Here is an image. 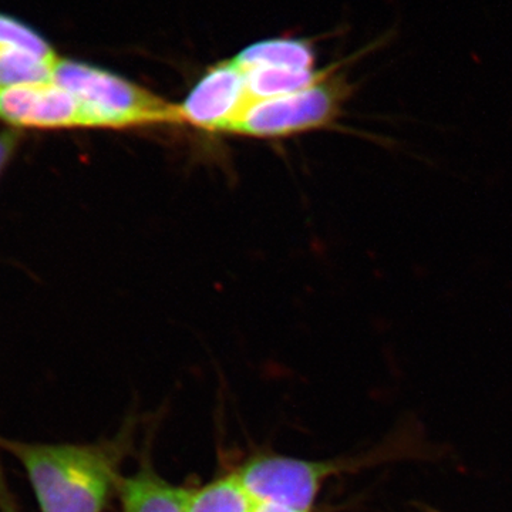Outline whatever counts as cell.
<instances>
[{
    "instance_id": "cell-5",
    "label": "cell",
    "mask_w": 512,
    "mask_h": 512,
    "mask_svg": "<svg viewBox=\"0 0 512 512\" xmlns=\"http://www.w3.org/2000/svg\"><path fill=\"white\" fill-rule=\"evenodd\" d=\"M251 103L244 72L231 60L208 70L178 107V113L181 123L231 133Z\"/></svg>"
},
{
    "instance_id": "cell-13",
    "label": "cell",
    "mask_w": 512,
    "mask_h": 512,
    "mask_svg": "<svg viewBox=\"0 0 512 512\" xmlns=\"http://www.w3.org/2000/svg\"><path fill=\"white\" fill-rule=\"evenodd\" d=\"M18 134L15 131H5L0 134V174L5 170L6 164L9 163L13 151L18 146Z\"/></svg>"
},
{
    "instance_id": "cell-11",
    "label": "cell",
    "mask_w": 512,
    "mask_h": 512,
    "mask_svg": "<svg viewBox=\"0 0 512 512\" xmlns=\"http://www.w3.org/2000/svg\"><path fill=\"white\" fill-rule=\"evenodd\" d=\"M59 57L40 56L26 50L0 55V86L53 83Z\"/></svg>"
},
{
    "instance_id": "cell-9",
    "label": "cell",
    "mask_w": 512,
    "mask_h": 512,
    "mask_svg": "<svg viewBox=\"0 0 512 512\" xmlns=\"http://www.w3.org/2000/svg\"><path fill=\"white\" fill-rule=\"evenodd\" d=\"M234 62L239 69L254 67H285V69H315L312 47L301 40L275 39L255 43L242 50Z\"/></svg>"
},
{
    "instance_id": "cell-4",
    "label": "cell",
    "mask_w": 512,
    "mask_h": 512,
    "mask_svg": "<svg viewBox=\"0 0 512 512\" xmlns=\"http://www.w3.org/2000/svg\"><path fill=\"white\" fill-rule=\"evenodd\" d=\"M352 86L345 76L329 73L308 89L275 99L252 101L231 133L254 137H281L322 128L342 114Z\"/></svg>"
},
{
    "instance_id": "cell-6",
    "label": "cell",
    "mask_w": 512,
    "mask_h": 512,
    "mask_svg": "<svg viewBox=\"0 0 512 512\" xmlns=\"http://www.w3.org/2000/svg\"><path fill=\"white\" fill-rule=\"evenodd\" d=\"M0 120L43 130L87 127L79 101L55 83L0 86Z\"/></svg>"
},
{
    "instance_id": "cell-16",
    "label": "cell",
    "mask_w": 512,
    "mask_h": 512,
    "mask_svg": "<svg viewBox=\"0 0 512 512\" xmlns=\"http://www.w3.org/2000/svg\"><path fill=\"white\" fill-rule=\"evenodd\" d=\"M424 512H439V511L433 510V508H426V510H424Z\"/></svg>"
},
{
    "instance_id": "cell-2",
    "label": "cell",
    "mask_w": 512,
    "mask_h": 512,
    "mask_svg": "<svg viewBox=\"0 0 512 512\" xmlns=\"http://www.w3.org/2000/svg\"><path fill=\"white\" fill-rule=\"evenodd\" d=\"M426 453L429 451L421 437L406 430L363 456L305 460L285 454L259 453L247 458L234 473L255 503L315 512L319 495L330 478L406 458H420Z\"/></svg>"
},
{
    "instance_id": "cell-14",
    "label": "cell",
    "mask_w": 512,
    "mask_h": 512,
    "mask_svg": "<svg viewBox=\"0 0 512 512\" xmlns=\"http://www.w3.org/2000/svg\"><path fill=\"white\" fill-rule=\"evenodd\" d=\"M0 510L2 512H18L15 503L10 498L8 487H6L5 481H3L2 474H0Z\"/></svg>"
},
{
    "instance_id": "cell-1",
    "label": "cell",
    "mask_w": 512,
    "mask_h": 512,
    "mask_svg": "<svg viewBox=\"0 0 512 512\" xmlns=\"http://www.w3.org/2000/svg\"><path fill=\"white\" fill-rule=\"evenodd\" d=\"M130 430L94 444H28L0 439L22 461L42 512H104L117 497Z\"/></svg>"
},
{
    "instance_id": "cell-10",
    "label": "cell",
    "mask_w": 512,
    "mask_h": 512,
    "mask_svg": "<svg viewBox=\"0 0 512 512\" xmlns=\"http://www.w3.org/2000/svg\"><path fill=\"white\" fill-rule=\"evenodd\" d=\"M255 504L237 474L231 473L192 488L187 512H252Z\"/></svg>"
},
{
    "instance_id": "cell-3",
    "label": "cell",
    "mask_w": 512,
    "mask_h": 512,
    "mask_svg": "<svg viewBox=\"0 0 512 512\" xmlns=\"http://www.w3.org/2000/svg\"><path fill=\"white\" fill-rule=\"evenodd\" d=\"M53 83L76 97L87 127H131L181 123L177 106L165 103L116 74L59 59Z\"/></svg>"
},
{
    "instance_id": "cell-8",
    "label": "cell",
    "mask_w": 512,
    "mask_h": 512,
    "mask_svg": "<svg viewBox=\"0 0 512 512\" xmlns=\"http://www.w3.org/2000/svg\"><path fill=\"white\" fill-rule=\"evenodd\" d=\"M242 70V69H241ZM335 70L326 69L316 72L315 69H285V67H254L242 70L245 77V86L252 101L275 99V97L288 96L308 89L313 84L325 79Z\"/></svg>"
},
{
    "instance_id": "cell-12",
    "label": "cell",
    "mask_w": 512,
    "mask_h": 512,
    "mask_svg": "<svg viewBox=\"0 0 512 512\" xmlns=\"http://www.w3.org/2000/svg\"><path fill=\"white\" fill-rule=\"evenodd\" d=\"M13 50H26L46 57L56 56L53 47L35 29L12 16L0 13V55Z\"/></svg>"
},
{
    "instance_id": "cell-15",
    "label": "cell",
    "mask_w": 512,
    "mask_h": 512,
    "mask_svg": "<svg viewBox=\"0 0 512 512\" xmlns=\"http://www.w3.org/2000/svg\"><path fill=\"white\" fill-rule=\"evenodd\" d=\"M252 512H298V511L289 510V508L279 507V505H274V504H258V503H256L254 511H252Z\"/></svg>"
},
{
    "instance_id": "cell-7",
    "label": "cell",
    "mask_w": 512,
    "mask_h": 512,
    "mask_svg": "<svg viewBox=\"0 0 512 512\" xmlns=\"http://www.w3.org/2000/svg\"><path fill=\"white\" fill-rule=\"evenodd\" d=\"M190 488L165 480L150 463L121 478L117 500L119 512H187Z\"/></svg>"
}]
</instances>
